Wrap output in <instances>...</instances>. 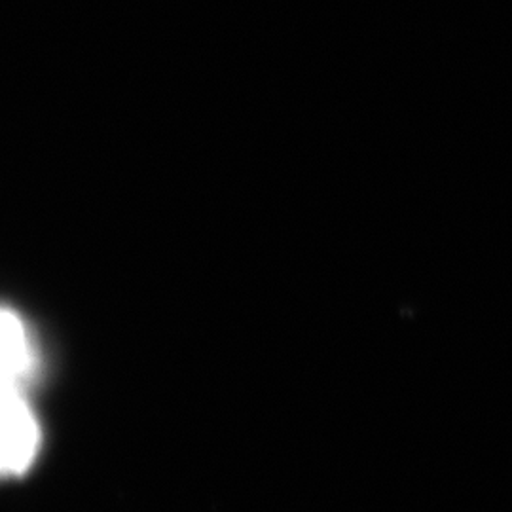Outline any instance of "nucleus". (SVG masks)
Wrapping results in <instances>:
<instances>
[{"label": "nucleus", "mask_w": 512, "mask_h": 512, "mask_svg": "<svg viewBox=\"0 0 512 512\" xmlns=\"http://www.w3.org/2000/svg\"><path fill=\"white\" fill-rule=\"evenodd\" d=\"M35 366V349L14 311L0 308V384H23Z\"/></svg>", "instance_id": "nucleus-2"}, {"label": "nucleus", "mask_w": 512, "mask_h": 512, "mask_svg": "<svg viewBox=\"0 0 512 512\" xmlns=\"http://www.w3.org/2000/svg\"><path fill=\"white\" fill-rule=\"evenodd\" d=\"M37 448V420L19 385L0 384V476L23 473Z\"/></svg>", "instance_id": "nucleus-1"}]
</instances>
